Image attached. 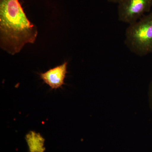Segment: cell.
<instances>
[{
  "label": "cell",
  "mask_w": 152,
  "mask_h": 152,
  "mask_svg": "<svg viewBox=\"0 0 152 152\" xmlns=\"http://www.w3.org/2000/svg\"><path fill=\"white\" fill-rule=\"evenodd\" d=\"M38 35L18 0H0L1 47L10 54L21 50L26 44H33Z\"/></svg>",
  "instance_id": "cell-1"
},
{
  "label": "cell",
  "mask_w": 152,
  "mask_h": 152,
  "mask_svg": "<svg viewBox=\"0 0 152 152\" xmlns=\"http://www.w3.org/2000/svg\"><path fill=\"white\" fill-rule=\"evenodd\" d=\"M125 43L131 52L140 56L152 53V12L129 25Z\"/></svg>",
  "instance_id": "cell-2"
},
{
  "label": "cell",
  "mask_w": 152,
  "mask_h": 152,
  "mask_svg": "<svg viewBox=\"0 0 152 152\" xmlns=\"http://www.w3.org/2000/svg\"><path fill=\"white\" fill-rule=\"evenodd\" d=\"M152 7V0H122L118 7L119 20L132 24L149 12Z\"/></svg>",
  "instance_id": "cell-3"
},
{
  "label": "cell",
  "mask_w": 152,
  "mask_h": 152,
  "mask_svg": "<svg viewBox=\"0 0 152 152\" xmlns=\"http://www.w3.org/2000/svg\"><path fill=\"white\" fill-rule=\"evenodd\" d=\"M67 63L65 62L61 65L41 74V79L52 89L59 88L64 84V80L67 73Z\"/></svg>",
  "instance_id": "cell-4"
},
{
  "label": "cell",
  "mask_w": 152,
  "mask_h": 152,
  "mask_svg": "<svg viewBox=\"0 0 152 152\" xmlns=\"http://www.w3.org/2000/svg\"><path fill=\"white\" fill-rule=\"evenodd\" d=\"M26 140L29 152H44L45 150V139L39 133L30 132L26 136Z\"/></svg>",
  "instance_id": "cell-5"
},
{
  "label": "cell",
  "mask_w": 152,
  "mask_h": 152,
  "mask_svg": "<svg viewBox=\"0 0 152 152\" xmlns=\"http://www.w3.org/2000/svg\"><path fill=\"white\" fill-rule=\"evenodd\" d=\"M150 94H151V101L152 104V82L150 85Z\"/></svg>",
  "instance_id": "cell-6"
},
{
  "label": "cell",
  "mask_w": 152,
  "mask_h": 152,
  "mask_svg": "<svg viewBox=\"0 0 152 152\" xmlns=\"http://www.w3.org/2000/svg\"><path fill=\"white\" fill-rule=\"evenodd\" d=\"M107 1H109L110 2H111L119 4V3L121 2L122 0H107Z\"/></svg>",
  "instance_id": "cell-7"
}]
</instances>
